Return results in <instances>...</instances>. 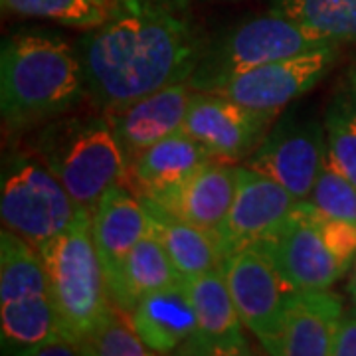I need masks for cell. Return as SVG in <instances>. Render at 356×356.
<instances>
[{"mask_svg":"<svg viewBox=\"0 0 356 356\" xmlns=\"http://www.w3.org/2000/svg\"><path fill=\"white\" fill-rule=\"evenodd\" d=\"M208 40L191 0H115L111 16L77 42L86 89L103 113L188 81Z\"/></svg>","mask_w":356,"mask_h":356,"instance_id":"6da1fadb","label":"cell"},{"mask_svg":"<svg viewBox=\"0 0 356 356\" xmlns=\"http://www.w3.org/2000/svg\"><path fill=\"white\" fill-rule=\"evenodd\" d=\"M88 95L77 48L46 30H16L0 50V111L8 133L42 127Z\"/></svg>","mask_w":356,"mask_h":356,"instance_id":"7a4b0ae2","label":"cell"},{"mask_svg":"<svg viewBox=\"0 0 356 356\" xmlns=\"http://www.w3.org/2000/svg\"><path fill=\"white\" fill-rule=\"evenodd\" d=\"M32 149L74 202L89 212L105 192L127 180L129 161L105 113L51 119L42 125Z\"/></svg>","mask_w":356,"mask_h":356,"instance_id":"3957f363","label":"cell"},{"mask_svg":"<svg viewBox=\"0 0 356 356\" xmlns=\"http://www.w3.org/2000/svg\"><path fill=\"white\" fill-rule=\"evenodd\" d=\"M38 252L50 277L62 337L79 348L115 307L93 242L91 212L79 208L67 229Z\"/></svg>","mask_w":356,"mask_h":356,"instance_id":"277c9868","label":"cell"},{"mask_svg":"<svg viewBox=\"0 0 356 356\" xmlns=\"http://www.w3.org/2000/svg\"><path fill=\"white\" fill-rule=\"evenodd\" d=\"M0 325L4 353L64 341L42 255L8 228L0 234Z\"/></svg>","mask_w":356,"mask_h":356,"instance_id":"5b68a950","label":"cell"},{"mask_svg":"<svg viewBox=\"0 0 356 356\" xmlns=\"http://www.w3.org/2000/svg\"><path fill=\"white\" fill-rule=\"evenodd\" d=\"M327 44L334 42L318 38L285 14L269 8V13L243 18L210 40L188 77V86L194 91H214L254 67Z\"/></svg>","mask_w":356,"mask_h":356,"instance_id":"8992f818","label":"cell"},{"mask_svg":"<svg viewBox=\"0 0 356 356\" xmlns=\"http://www.w3.org/2000/svg\"><path fill=\"white\" fill-rule=\"evenodd\" d=\"M77 210L79 206L70 192L32 147L4 156L0 182V218L4 228L40 250L67 229Z\"/></svg>","mask_w":356,"mask_h":356,"instance_id":"52a82bcc","label":"cell"},{"mask_svg":"<svg viewBox=\"0 0 356 356\" xmlns=\"http://www.w3.org/2000/svg\"><path fill=\"white\" fill-rule=\"evenodd\" d=\"M222 271L243 327L261 343L267 355H280L283 315L291 287L255 245L226 255Z\"/></svg>","mask_w":356,"mask_h":356,"instance_id":"ba28073f","label":"cell"},{"mask_svg":"<svg viewBox=\"0 0 356 356\" xmlns=\"http://www.w3.org/2000/svg\"><path fill=\"white\" fill-rule=\"evenodd\" d=\"M327 163V129L315 119L285 113L273 123L245 166L277 180L297 200H307Z\"/></svg>","mask_w":356,"mask_h":356,"instance_id":"9c48e42d","label":"cell"},{"mask_svg":"<svg viewBox=\"0 0 356 356\" xmlns=\"http://www.w3.org/2000/svg\"><path fill=\"white\" fill-rule=\"evenodd\" d=\"M339 44H327L285 60L254 67L214 89L224 97L266 115H277L305 95L331 72L339 58Z\"/></svg>","mask_w":356,"mask_h":356,"instance_id":"30bf717a","label":"cell"},{"mask_svg":"<svg viewBox=\"0 0 356 356\" xmlns=\"http://www.w3.org/2000/svg\"><path fill=\"white\" fill-rule=\"evenodd\" d=\"M254 245L291 289H331L344 275L318 232L309 200H299L291 216Z\"/></svg>","mask_w":356,"mask_h":356,"instance_id":"8fae6325","label":"cell"},{"mask_svg":"<svg viewBox=\"0 0 356 356\" xmlns=\"http://www.w3.org/2000/svg\"><path fill=\"white\" fill-rule=\"evenodd\" d=\"M275 119L214 91H194L182 131L214 161L234 165L254 153Z\"/></svg>","mask_w":356,"mask_h":356,"instance_id":"7c38bea8","label":"cell"},{"mask_svg":"<svg viewBox=\"0 0 356 356\" xmlns=\"http://www.w3.org/2000/svg\"><path fill=\"white\" fill-rule=\"evenodd\" d=\"M297 198L277 180L250 166L238 168V188L224 224L216 232L224 257L254 245L291 216Z\"/></svg>","mask_w":356,"mask_h":356,"instance_id":"4fadbf2b","label":"cell"},{"mask_svg":"<svg viewBox=\"0 0 356 356\" xmlns=\"http://www.w3.org/2000/svg\"><path fill=\"white\" fill-rule=\"evenodd\" d=\"M91 218L93 242L102 261L109 299L115 305L129 254L151 228V220L145 204L135 192L129 191L127 184H115L105 192Z\"/></svg>","mask_w":356,"mask_h":356,"instance_id":"5bb4252c","label":"cell"},{"mask_svg":"<svg viewBox=\"0 0 356 356\" xmlns=\"http://www.w3.org/2000/svg\"><path fill=\"white\" fill-rule=\"evenodd\" d=\"M196 313V332L180 355H250L243 323L232 299L222 266L184 280Z\"/></svg>","mask_w":356,"mask_h":356,"instance_id":"9a60e30c","label":"cell"},{"mask_svg":"<svg viewBox=\"0 0 356 356\" xmlns=\"http://www.w3.org/2000/svg\"><path fill=\"white\" fill-rule=\"evenodd\" d=\"M192 95L188 81H180L105 113L129 163L154 143L182 131Z\"/></svg>","mask_w":356,"mask_h":356,"instance_id":"2e32d148","label":"cell"},{"mask_svg":"<svg viewBox=\"0 0 356 356\" xmlns=\"http://www.w3.org/2000/svg\"><path fill=\"white\" fill-rule=\"evenodd\" d=\"M238 168L232 163L210 161L177 186L156 196L140 198H149L180 220L216 234L236 196Z\"/></svg>","mask_w":356,"mask_h":356,"instance_id":"e0dca14e","label":"cell"},{"mask_svg":"<svg viewBox=\"0 0 356 356\" xmlns=\"http://www.w3.org/2000/svg\"><path fill=\"white\" fill-rule=\"evenodd\" d=\"M343 313V299L331 289H293L283 315L280 355L329 356Z\"/></svg>","mask_w":356,"mask_h":356,"instance_id":"ac0fdd59","label":"cell"},{"mask_svg":"<svg viewBox=\"0 0 356 356\" xmlns=\"http://www.w3.org/2000/svg\"><path fill=\"white\" fill-rule=\"evenodd\" d=\"M131 321L153 355H180L196 332V313L184 280L145 295L131 311Z\"/></svg>","mask_w":356,"mask_h":356,"instance_id":"d6986e66","label":"cell"},{"mask_svg":"<svg viewBox=\"0 0 356 356\" xmlns=\"http://www.w3.org/2000/svg\"><path fill=\"white\" fill-rule=\"evenodd\" d=\"M214 161L198 140L184 131L154 143L129 163V186L137 196H156Z\"/></svg>","mask_w":356,"mask_h":356,"instance_id":"ffe728a7","label":"cell"},{"mask_svg":"<svg viewBox=\"0 0 356 356\" xmlns=\"http://www.w3.org/2000/svg\"><path fill=\"white\" fill-rule=\"evenodd\" d=\"M140 202L149 212L151 228L163 242L182 280L202 275L222 266L224 254L216 234L180 220L149 198H140Z\"/></svg>","mask_w":356,"mask_h":356,"instance_id":"44dd1931","label":"cell"},{"mask_svg":"<svg viewBox=\"0 0 356 356\" xmlns=\"http://www.w3.org/2000/svg\"><path fill=\"white\" fill-rule=\"evenodd\" d=\"M178 281H182V275L153 228H149L129 254L115 305L131 313L145 295L170 287Z\"/></svg>","mask_w":356,"mask_h":356,"instance_id":"7402d4cb","label":"cell"},{"mask_svg":"<svg viewBox=\"0 0 356 356\" xmlns=\"http://www.w3.org/2000/svg\"><path fill=\"white\" fill-rule=\"evenodd\" d=\"M269 6L327 42H356V0H269Z\"/></svg>","mask_w":356,"mask_h":356,"instance_id":"603a6c76","label":"cell"},{"mask_svg":"<svg viewBox=\"0 0 356 356\" xmlns=\"http://www.w3.org/2000/svg\"><path fill=\"white\" fill-rule=\"evenodd\" d=\"M0 4L4 13L16 16L91 30L111 16L115 0H0Z\"/></svg>","mask_w":356,"mask_h":356,"instance_id":"cb8c5ba5","label":"cell"},{"mask_svg":"<svg viewBox=\"0 0 356 356\" xmlns=\"http://www.w3.org/2000/svg\"><path fill=\"white\" fill-rule=\"evenodd\" d=\"M327 159L356 186V102L339 95L327 117Z\"/></svg>","mask_w":356,"mask_h":356,"instance_id":"d4e9b609","label":"cell"},{"mask_svg":"<svg viewBox=\"0 0 356 356\" xmlns=\"http://www.w3.org/2000/svg\"><path fill=\"white\" fill-rule=\"evenodd\" d=\"M79 355L89 356H147L153 350L135 331L131 313L115 305L109 317L79 344Z\"/></svg>","mask_w":356,"mask_h":356,"instance_id":"484cf974","label":"cell"},{"mask_svg":"<svg viewBox=\"0 0 356 356\" xmlns=\"http://www.w3.org/2000/svg\"><path fill=\"white\" fill-rule=\"evenodd\" d=\"M307 200L325 216L356 224V186L329 163V159L321 168Z\"/></svg>","mask_w":356,"mask_h":356,"instance_id":"4316f807","label":"cell"},{"mask_svg":"<svg viewBox=\"0 0 356 356\" xmlns=\"http://www.w3.org/2000/svg\"><path fill=\"white\" fill-rule=\"evenodd\" d=\"M311 212H313V218L317 222V228L327 243V248L331 250V254L339 261L341 269L346 273L356 261V224L339 220V218L325 216L313 204H311Z\"/></svg>","mask_w":356,"mask_h":356,"instance_id":"83f0119b","label":"cell"},{"mask_svg":"<svg viewBox=\"0 0 356 356\" xmlns=\"http://www.w3.org/2000/svg\"><path fill=\"white\" fill-rule=\"evenodd\" d=\"M332 356H356V307L343 313L332 341Z\"/></svg>","mask_w":356,"mask_h":356,"instance_id":"f1b7e54d","label":"cell"},{"mask_svg":"<svg viewBox=\"0 0 356 356\" xmlns=\"http://www.w3.org/2000/svg\"><path fill=\"white\" fill-rule=\"evenodd\" d=\"M348 291L353 295V299H355L356 303V261L355 266H353V277H350V283H348Z\"/></svg>","mask_w":356,"mask_h":356,"instance_id":"f546056e","label":"cell"},{"mask_svg":"<svg viewBox=\"0 0 356 356\" xmlns=\"http://www.w3.org/2000/svg\"><path fill=\"white\" fill-rule=\"evenodd\" d=\"M348 81H350V89H353V93H355L356 97V65L350 70V74H348Z\"/></svg>","mask_w":356,"mask_h":356,"instance_id":"4dcf8cb0","label":"cell"},{"mask_svg":"<svg viewBox=\"0 0 356 356\" xmlns=\"http://www.w3.org/2000/svg\"><path fill=\"white\" fill-rule=\"evenodd\" d=\"M232 2H234V0H232Z\"/></svg>","mask_w":356,"mask_h":356,"instance_id":"1f68e13d","label":"cell"}]
</instances>
